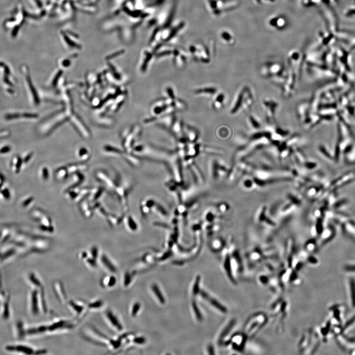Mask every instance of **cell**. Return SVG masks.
<instances>
[{
	"label": "cell",
	"instance_id": "ac0fdd59",
	"mask_svg": "<svg viewBox=\"0 0 355 355\" xmlns=\"http://www.w3.org/2000/svg\"><path fill=\"white\" fill-rule=\"evenodd\" d=\"M103 301H101L100 300H96V301H94L92 303H90L88 305V307L89 308L91 309H96V308H99L100 307H101L103 305Z\"/></svg>",
	"mask_w": 355,
	"mask_h": 355
},
{
	"label": "cell",
	"instance_id": "8fae6325",
	"mask_svg": "<svg viewBox=\"0 0 355 355\" xmlns=\"http://www.w3.org/2000/svg\"><path fill=\"white\" fill-rule=\"evenodd\" d=\"M69 305L70 307H72L73 310L75 312H76V314H77L80 315L84 311V306L80 305V304L74 302L73 301H70Z\"/></svg>",
	"mask_w": 355,
	"mask_h": 355
},
{
	"label": "cell",
	"instance_id": "277c9868",
	"mask_svg": "<svg viewBox=\"0 0 355 355\" xmlns=\"http://www.w3.org/2000/svg\"><path fill=\"white\" fill-rule=\"evenodd\" d=\"M31 311L34 315H37L39 313L38 291L37 290L33 291L32 294L31 295Z\"/></svg>",
	"mask_w": 355,
	"mask_h": 355
},
{
	"label": "cell",
	"instance_id": "603a6c76",
	"mask_svg": "<svg viewBox=\"0 0 355 355\" xmlns=\"http://www.w3.org/2000/svg\"><path fill=\"white\" fill-rule=\"evenodd\" d=\"M131 275L128 273L125 274L124 278V285L125 287L128 286L131 282Z\"/></svg>",
	"mask_w": 355,
	"mask_h": 355
},
{
	"label": "cell",
	"instance_id": "7402d4cb",
	"mask_svg": "<svg viewBox=\"0 0 355 355\" xmlns=\"http://www.w3.org/2000/svg\"><path fill=\"white\" fill-rule=\"evenodd\" d=\"M330 326H331V322L330 321H329L327 322L326 327L321 329V333L323 336H326L328 334L329 329H330Z\"/></svg>",
	"mask_w": 355,
	"mask_h": 355
},
{
	"label": "cell",
	"instance_id": "f546056e",
	"mask_svg": "<svg viewBox=\"0 0 355 355\" xmlns=\"http://www.w3.org/2000/svg\"><path fill=\"white\" fill-rule=\"evenodd\" d=\"M342 335L343 337H344V338L345 339L347 340V341L349 342L353 343L355 341V338L349 337H347V336H346V335H343V334Z\"/></svg>",
	"mask_w": 355,
	"mask_h": 355
},
{
	"label": "cell",
	"instance_id": "8992f818",
	"mask_svg": "<svg viewBox=\"0 0 355 355\" xmlns=\"http://www.w3.org/2000/svg\"><path fill=\"white\" fill-rule=\"evenodd\" d=\"M101 260L103 265L109 271L111 272V273H115L116 271V266L106 256H103Z\"/></svg>",
	"mask_w": 355,
	"mask_h": 355
},
{
	"label": "cell",
	"instance_id": "cb8c5ba5",
	"mask_svg": "<svg viewBox=\"0 0 355 355\" xmlns=\"http://www.w3.org/2000/svg\"><path fill=\"white\" fill-rule=\"evenodd\" d=\"M133 341L136 344H143L145 342V338L143 337H136L133 339Z\"/></svg>",
	"mask_w": 355,
	"mask_h": 355
},
{
	"label": "cell",
	"instance_id": "5b68a950",
	"mask_svg": "<svg viewBox=\"0 0 355 355\" xmlns=\"http://www.w3.org/2000/svg\"><path fill=\"white\" fill-rule=\"evenodd\" d=\"M6 349L9 351H17L26 354H31L34 352L32 348L25 345L8 346L6 347Z\"/></svg>",
	"mask_w": 355,
	"mask_h": 355
},
{
	"label": "cell",
	"instance_id": "3957f363",
	"mask_svg": "<svg viewBox=\"0 0 355 355\" xmlns=\"http://www.w3.org/2000/svg\"><path fill=\"white\" fill-rule=\"evenodd\" d=\"M107 320L111 327L117 330H121L123 329L122 325L119 319L111 310H107L105 313Z\"/></svg>",
	"mask_w": 355,
	"mask_h": 355
},
{
	"label": "cell",
	"instance_id": "9c48e42d",
	"mask_svg": "<svg viewBox=\"0 0 355 355\" xmlns=\"http://www.w3.org/2000/svg\"><path fill=\"white\" fill-rule=\"evenodd\" d=\"M234 321H232L230 322V323H229V324H228L226 327V328L224 329V330H223V332H222V333L221 335H220V337H219V342H221V341H222V340H223V339H224L225 337L227 336V335L228 334H229V332H230V331L231 330V329L233 327V326H234Z\"/></svg>",
	"mask_w": 355,
	"mask_h": 355
},
{
	"label": "cell",
	"instance_id": "30bf717a",
	"mask_svg": "<svg viewBox=\"0 0 355 355\" xmlns=\"http://www.w3.org/2000/svg\"><path fill=\"white\" fill-rule=\"evenodd\" d=\"M350 287L351 295L352 299V306L355 307V280L354 278H351L350 280Z\"/></svg>",
	"mask_w": 355,
	"mask_h": 355
},
{
	"label": "cell",
	"instance_id": "484cf974",
	"mask_svg": "<svg viewBox=\"0 0 355 355\" xmlns=\"http://www.w3.org/2000/svg\"><path fill=\"white\" fill-rule=\"evenodd\" d=\"M188 137L190 139V140L194 141L197 138L196 133L194 131L190 132L188 134Z\"/></svg>",
	"mask_w": 355,
	"mask_h": 355
},
{
	"label": "cell",
	"instance_id": "7a4b0ae2",
	"mask_svg": "<svg viewBox=\"0 0 355 355\" xmlns=\"http://www.w3.org/2000/svg\"><path fill=\"white\" fill-rule=\"evenodd\" d=\"M199 294L200 295L201 297H202L203 298L206 300L208 301L209 302H210L211 305L216 307L217 309L219 310L223 313H226L227 311V309H226L225 307H224V306L218 302L216 300H215L214 298L210 297V295L204 290H200L199 291Z\"/></svg>",
	"mask_w": 355,
	"mask_h": 355
},
{
	"label": "cell",
	"instance_id": "4316f807",
	"mask_svg": "<svg viewBox=\"0 0 355 355\" xmlns=\"http://www.w3.org/2000/svg\"><path fill=\"white\" fill-rule=\"evenodd\" d=\"M345 269L348 271L355 272V266H347L345 267Z\"/></svg>",
	"mask_w": 355,
	"mask_h": 355
},
{
	"label": "cell",
	"instance_id": "7c38bea8",
	"mask_svg": "<svg viewBox=\"0 0 355 355\" xmlns=\"http://www.w3.org/2000/svg\"><path fill=\"white\" fill-rule=\"evenodd\" d=\"M224 267H225L226 272L229 275V277L230 280L233 281L232 280H233V278L232 274L231 263H230V258L229 257H227L226 258L225 262H224Z\"/></svg>",
	"mask_w": 355,
	"mask_h": 355
},
{
	"label": "cell",
	"instance_id": "4dcf8cb0",
	"mask_svg": "<svg viewBox=\"0 0 355 355\" xmlns=\"http://www.w3.org/2000/svg\"><path fill=\"white\" fill-rule=\"evenodd\" d=\"M208 351L209 354H210V355H214L215 354L214 353V348H213V346H212V345L209 346L208 348Z\"/></svg>",
	"mask_w": 355,
	"mask_h": 355
},
{
	"label": "cell",
	"instance_id": "5bb4252c",
	"mask_svg": "<svg viewBox=\"0 0 355 355\" xmlns=\"http://www.w3.org/2000/svg\"><path fill=\"white\" fill-rule=\"evenodd\" d=\"M200 277L199 276H198L196 277L195 282L194 286L193 288V294L195 295H197L198 293H199V284H200Z\"/></svg>",
	"mask_w": 355,
	"mask_h": 355
},
{
	"label": "cell",
	"instance_id": "52a82bcc",
	"mask_svg": "<svg viewBox=\"0 0 355 355\" xmlns=\"http://www.w3.org/2000/svg\"><path fill=\"white\" fill-rule=\"evenodd\" d=\"M151 289L156 295V297H157V298L159 300V302L162 304H164L165 302V298L163 297V294L161 293V292L160 290L159 287L155 284H153L151 287Z\"/></svg>",
	"mask_w": 355,
	"mask_h": 355
},
{
	"label": "cell",
	"instance_id": "6da1fadb",
	"mask_svg": "<svg viewBox=\"0 0 355 355\" xmlns=\"http://www.w3.org/2000/svg\"><path fill=\"white\" fill-rule=\"evenodd\" d=\"M253 103V94L248 87L241 88L236 96V100L231 110V113L235 114L239 111L240 108L244 110L250 108Z\"/></svg>",
	"mask_w": 355,
	"mask_h": 355
},
{
	"label": "cell",
	"instance_id": "44dd1931",
	"mask_svg": "<svg viewBox=\"0 0 355 355\" xmlns=\"http://www.w3.org/2000/svg\"><path fill=\"white\" fill-rule=\"evenodd\" d=\"M140 309V304L138 302H136L133 305L132 309L131 314L133 317L136 316L137 314Z\"/></svg>",
	"mask_w": 355,
	"mask_h": 355
},
{
	"label": "cell",
	"instance_id": "d4e9b609",
	"mask_svg": "<svg viewBox=\"0 0 355 355\" xmlns=\"http://www.w3.org/2000/svg\"><path fill=\"white\" fill-rule=\"evenodd\" d=\"M334 317L339 323H341V318L340 316V311L338 309L334 310Z\"/></svg>",
	"mask_w": 355,
	"mask_h": 355
},
{
	"label": "cell",
	"instance_id": "9a60e30c",
	"mask_svg": "<svg viewBox=\"0 0 355 355\" xmlns=\"http://www.w3.org/2000/svg\"><path fill=\"white\" fill-rule=\"evenodd\" d=\"M250 124L251 127H253L255 129H258L260 128V127L261 126V124H260V122H258V119H256V118L253 116L250 117Z\"/></svg>",
	"mask_w": 355,
	"mask_h": 355
},
{
	"label": "cell",
	"instance_id": "d6986e66",
	"mask_svg": "<svg viewBox=\"0 0 355 355\" xmlns=\"http://www.w3.org/2000/svg\"><path fill=\"white\" fill-rule=\"evenodd\" d=\"M181 129H182V127H181V124L180 122H175V124L174 125V132L175 134L177 135L178 136H180L181 135Z\"/></svg>",
	"mask_w": 355,
	"mask_h": 355
},
{
	"label": "cell",
	"instance_id": "f1b7e54d",
	"mask_svg": "<svg viewBox=\"0 0 355 355\" xmlns=\"http://www.w3.org/2000/svg\"><path fill=\"white\" fill-rule=\"evenodd\" d=\"M342 305L341 304H334V305L330 306L329 308V310L330 311H334L335 309H338V308H339Z\"/></svg>",
	"mask_w": 355,
	"mask_h": 355
},
{
	"label": "cell",
	"instance_id": "2e32d148",
	"mask_svg": "<svg viewBox=\"0 0 355 355\" xmlns=\"http://www.w3.org/2000/svg\"><path fill=\"white\" fill-rule=\"evenodd\" d=\"M216 92V89L213 88V87L200 89L197 90L196 91L197 93H209V94H214Z\"/></svg>",
	"mask_w": 355,
	"mask_h": 355
},
{
	"label": "cell",
	"instance_id": "83f0119b",
	"mask_svg": "<svg viewBox=\"0 0 355 355\" xmlns=\"http://www.w3.org/2000/svg\"><path fill=\"white\" fill-rule=\"evenodd\" d=\"M11 151V148L9 147H5L0 150V153H9Z\"/></svg>",
	"mask_w": 355,
	"mask_h": 355
},
{
	"label": "cell",
	"instance_id": "ffe728a7",
	"mask_svg": "<svg viewBox=\"0 0 355 355\" xmlns=\"http://www.w3.org/2000/svg\"><path fill=\"white\" fill-rule=\"evenodd\" d=\"M29 279L30 281H31V282L33 284H34V285L38 286V287L40 286V285H41L40 281L33 274L31 273L30 275Z\"/></svg>",
	"mask_w": 355,
	"mask_h": 355
},
{
	"label": "cell",
	"instance_id": "ba28073f",
	"mask_svg": "<svg viewBox=\"0 0 355 355\" xmlns=\"http://www.w3.org/2000/svg\"><path fill=\"white\" fill-rule=\"evenodd\" d=\"M116 279L114 276H110L106 277L102 281V284L104 286L107 287H113L116 284Z\"/></svg>",
	"mask_w": 355,
	"mask_h": 355
},
{
	"label": "cell",
	"instance_id": "e0dca14e",
	"mask_svg": "<svg viewBox=\"0 0 355 355\" xmlns=\"http://www.w3.org/2000/svg\"><path fill=\"white\" fill-rule=\"evenodd\" d=\"M354 322H355V316L353 317L351 319H350L348 320L346 322L344 326H343V327L341 329V330H340V334H342L345 330H346V329H348L350 326L353 324Z\"/></svg>",
	"mask_w": 355,
	"mask_h": 355
},
{
	"label": "cell",
	"instance_id": "4fadbf2b",
	"mask_svg": "<svg viewBox=\"0 0 355 355\" xmlns=\"http://www.w3.org/2000/svg\"><path fill=\"white\" fill-rule=\"evenodd\" d=\"M192 308H193V310H194L195 315V316H196L197 319L199 321H202L203 320L202 315L200 311L199 308H198L197 305L196 304V303L195 301H193L192 303Z\"/></svg>",
	"mask_w": 355,
	"mask_h": 355
}]
</instances>
